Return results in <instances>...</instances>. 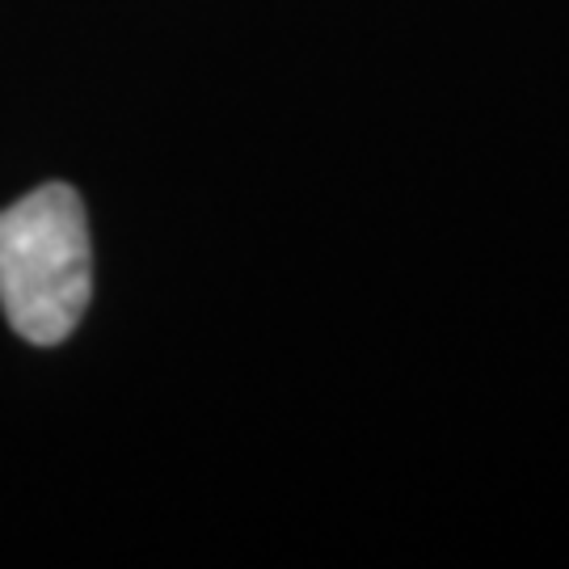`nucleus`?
Returning a JSON list of instances; mask_svg holds the SVG:
<instances>
[{
	"label": "nucleus",
	"instance_id": "f257e3e1",
	"mask_svg": "<svg viewBox=\"0 0 569 569\" xmlns=\"http://www.w3.org/2000/svg\"><path fill=\"white\" fill-rule=\"evenodd\" d=\"M93 296V253L81 194L47 182L0 211V308L18 338L60 346Z\"/></svg>",
	"mask_w": 569,
	"mask_h": 569
}]
</instances>
